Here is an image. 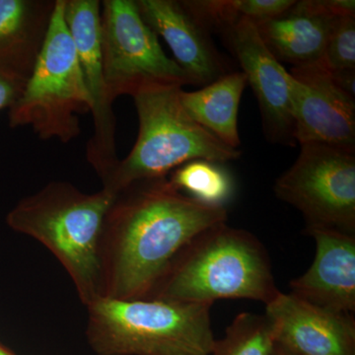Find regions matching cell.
<instances>
[{"instance_id": "obj_8", "label": "cell", "mask_w": 355, "mask_h": 355, "mask_svg": "<svg viewBox=\"0 0 355 355\" xmlns=\"http://www.w3.org/2000/svg\"><path fill=\"white\" fill-rule=\"evenodd\" d=\"M275 196L302 214L306 227L355 234V151L307 144L275 182Z\"/></svg>"}, {"instance_id": "obj_20", "label": "cell", "mask_w": 355, "mask_h": 355, "mask_svg": "<svg viewBox=\"0 0 355 355\" xmlns=\"http://www.w3.org/2000/svg\"><path fill=\"white\" fill-rule=\"evenodd\" d=\"M331 73L355 71V17L338 18L317 64Z\"/></svg>"}, {"instance_id": "obj_10", "label": "cell", "mask_w": 355, "mask_h": 355, "mask_svg": "<svg viewBox=\"0 0 355 355\" xmlns=\"http://www.w3.org/2000/svg\"><path fill=\"white\" fill-rule=\"evenodd\" d=\"M294 140L355 151V97L317 64L289 72Z\"/></svg>"}, {"instance_id": "obj_3", "label": "cell", "mask_w": 355, "mask_h": 355, "mask_svg": "<svg viewBox=\"0 0 355 355\" xmlns=\"http://www.w3.org/2000/svg\"><path fill=\"white\" fill-rule=\"evenodd\" d=\"M114 200L103 188L88 193L67 182H51L7 216L11 228L43 244L60 261L85 306L101 297L100 238Z\"/></svg>"}, {"instance_id": "obj_18", "label": "cell", "mask_w": 355, "mask_h": 355, "mask_svg": "<svg viewBox=\"0 0 355 355\" xmlns=\"http://www.w3.org/2000/svg\"><path fill=\"white\" fill-rule=\"evenodd\" d=\"M221 164L193 160L170 173L169 180L180 191L211 207H225L234 193L232 177Z\"/></svg>"}, {"instance_id": "obj_24", "label": "cell", "mask_w": 355, "mask_h": 355, "mask_svg": "<svg viewBox=\"0 0 355 355\" xmlns=\"http://www.w3.org/2000/svg\"><path fill=\"white\" fill-rule=\"evenodd\" d=\"M26 80L0 70V111L10 108L20 97Z\"/></svg>"}, {"instance_id": "obj_14", "label": "cell", "mask_w": 355, "mask_h": 355, "mask_svg": "<svg viewBox=\"0 0 355 355\" xmlns=\"http://www.w3.org/2000/svg\"><path fill=\"white\" fill-rule=\"evenodd\" d=\"M142 20L162 37L193 85L205 86L228 73L209 33L176 0H135Z\"/></svg>"}, {"instance_id": "obj_21", "label": "cell", "mask_w": 355, "mask_h": 355, "mask_svg": "<svg viewBox=\"0 0 355 355\" xmlns=\"http://www.w3.org/2000/svg\"><path fill=\"white\" fill-rule=\"evenodd\" d=\"M182 6L207 33H224L240 18L236 0H182Z\"/></svg>"}, {"instance_id": "obj_23", "label": "cell", "mask_w": 355, "mask_h": 355, "mask_svg": "<svg viewBox=\"0 0 355 355\" xmlns=\"http://www.w3.org/2000/svg\"><path fill=\"white\" fill-rule=\"evenodd\" d=\"M291 8L298 12L323 17H355L354 0H302L295 1Z\"/></svg>"}, {"instance_id": "obj_22", "label": "cell", "mask_w": 355, "mask_h": 355, "mask_svg": "<svg viewBox=\"0 0 355 355\" xmlns=\"http://www.w3.org/2000/svg\"><path fill=\"white\" fill-rule=\"evenodd\" d=\"M237 10L242 18L254 24L275 19L286 13L295 3L294 0H236Z\"/></svg>"}, {"instance_id": "obj_12", "label": "cell", "mask_w": 355, "mask_h": 355, "mask_svg": "<svg viewBox=\"0 0 355 355\" xmlns=\"http://www.w3.org/2000/svg\"><path fill=\"white\" fill-rule=\"evenodd\" d=\"M277 345L296 355H355L354 315L279 291L265 305Z\"/></svg>"}, {"instance_id": "obj_19", "label": "cell", "mask_w": 355, "mask_h": 355, "mask_svg": "<svg viewBox=\"0 0 355 355\" xmlns=\"http://www.w3.org/2000/svg\"><path fill=\"white\" fill-rule=\"evenodd\" d=\"M275 340L265 314L240 313L214 343L210 355H272Z\"/></svg>"}, {"instance_id": "obj_25", "label": "cell", "mask_w": 355, "mask_h": 355, "mask_svg": "<svg viewBox=\"0 0 355 355\" xmlns=\"http://www.w3.org/2000/svg\"><path fill=\"white\" fill-rule=\"evenodd\" d=\"M272 355H296V354H292V352H289V350L284 349V347H280V345H277V343H275V352H273Z\"/></svg>"}, {"instance_id": "obj_17", "label": "cell", "mask_w": 355, "mask_h": 355, "mask_svg": "<svg viewBox=\"0 0 355 355\" xmlns=\"http://www.w3.org/2000/svg\"><path fill=\"white\" fill-rule=\"evenodd\" d=\"M242 71L224 74L193 92L182 90L180 98L189 116L232 148L241 144L238 132V112L247 86Z\"/></svg>"}, {"instance_id": "obj_5", "label": "cell", "mask_w": 355, "mask_h": 355, "mask_svg": "<svg viewBox=\"0 0 355 355\" xmlns=\"http://www.w3.org/2000/svg\"><path fill=\"white\" fill-rule=\"evenodd\" d=\"M87 338L99 355H210V309L156 299L99 297L86 306Z\"/></svg>"}, {"instance_id": "obj_11", "label": "cell", "mask_w": 355, "mask_h": 355, "mask_svg": "<svg viewBox=\"0 0 355 355\" xmlns=\"http://www.w3.org/2000/svg\"><path fill=\"white\" fill-rule=\"evenodd\" d=\"M222 36L234 53L260 106L266 139L295 146L289 72L261 39L256 25L240 18Z\"/></svg>"}, {"instance_id": "obj_4", "label": "cell", "mask_w": 355, "mask_h": 355, "mask_svg": "<svg viewBox=\"0 0 355 355\" xmlns=\"http://www.w3.org/2000/svg\"><path fill=\"white\" fill-rule=\"evenodd\" d=\"M182 90L179 85H153L132 96L139 135L127 157L102 180L103 189L116 196L137 182L167 177L191 161L224 164L240 158L239 149L228 146L189 116L180 98Z\"/></svg>"}, {"instance_id": "obj_13", "label": "cell", "mask_w": 355, "mask_h": 355, "mask_svg": "<svg viewBox=\"0 0 355 355\" xmlns=\"http://www.w3.org/2000/svg\"><path fill=\"white\" fill-rule=\"evenodd\" d=\"M316 254L302 275L291 280V293L343 314L355 313V234L327 227H306Z\"/></svg>"}, {"instance_id": "obj_1", "label": "cell", "mask_w": 355, "mask_h": 355, "mask_svg": "<svg viewBox=\"0 0 355 355\" xmlns=\"http://www.w3.org/2000/svg\"><path fill=\"white\" fill-rule=\"evenodd\" d=\"M227 218L226 207L184 195L168 176L130 184L114 196L103 224L101 297L146 299L189 242Z\"/></svg>"}, {"instance_id": "obj_7", "label": "cell", "mask_w": 355, "mask_h": 355, "mask_svg": "<svg viewBox=\"0 0 355 355\" xmlns=\"http://www.w3.org/2000/svg\"><path fill=\"white\" fill-rule=\"evenodd\" d=\"M101 51L105 83L112 102L153 85H193L157 35L142 20L135 0L101 2Z\"/></svg>"}, {"instance_id": "obj_6", "label": "cell", "mask_w": 355, "mask_h": 355, "mask_svg": "<svg viewBox=\"0 0 355 355\" xmlns=\"http://www.w3.org/2000/svg\"><path fill=\"white\" fill-rule=\"evenodd\" d=\"M90 112V96L64 20V0H55L34 71L9 108V125L30 127L40 139L69 144L81 133L79 114Z\"/></svg>"}, {"instance_id": "obj_26", "label": "cell", "mask_w": 355, "mask_h": 355, "mask_svg": "<svg viewBox=\"0 0 355 355\" xmlns=\"http://www.w3.org/2000/svg\"><path fill=\"white\" fill-rule=\"evenodd\" d=\"M0 355H13L10 354V352H7L6 349H4L3 347H0Z\"/></svg>"}, {"instance_id": "obj_15", "label": "cell", "mask_w": 355, "mask_h": 355, "mask_svg": "<svg viewBox=\"0 0 355 355\" xmlns=\"http://www.w3.org/2000/svg\"><path fill=\"white\" fill-rule=\"evenodd\" d=\"M55 0H0V70L27 81L50 28Z\"/></svg>"}, {"instance_id": "obj_9", "label": "cell", "mask_w": 355, "mask_h": 355, "mask_svg": "<svg viewBox=\"0 0 355 355\" xmlns=\"http://www.w3.org/2000/svg\"><path fill=\"white\" fill-rule=\"evenodd\" d=\"M64 20L76 46L84 83L90 96L94 133L88 141V162L101 180L118 164L116 116L110 99L101 51V1L64 0Z\"/></svg>"}, {"instance_id": "obj_16", "label": "cell", "mask_w": 355, "mask_h": 355, "mask_svg": "<svg viewBox=\"0 0 355 355\" xmlns=\"http://www.w3.org/2000/svg\"><path fill=\"white\" fill-rule=\"evenodd\" d=\"M336 19L291 8L279 17L254 25L261 39L280 64L302 67L321 60Z\"/></svg>"}, {"instance_id": "obj_2", "label": "cell", "mask_w": 355, "mask_h": 355, "mask_svg": "<svg viewBox=\"0 0 355 355\" xmlns=\"http://www.w3.org/2000/svg\"><path fill=\"white\" fill-rule=\"evenodd\" d=\"M279 291L263 243L224 222L189 242L146 299L210 306L222 299H248L266 305Z\"/></svg>"}]
</instances>
